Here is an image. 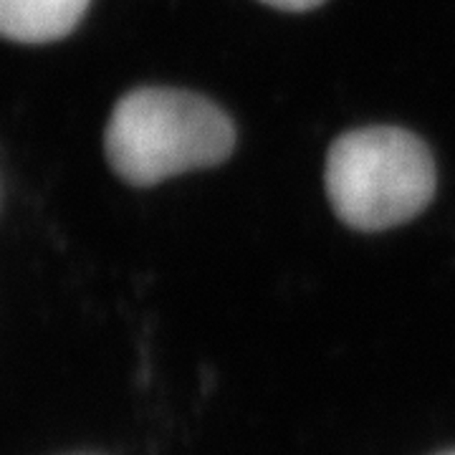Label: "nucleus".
<instances>
[{
	"mask_svg": "<svg viewBox=\"0 0 455 455\" xmlns=\"http://www.w3.org/2000/svg\"><path fill=\"white\" fill-rule=\"evenodd\" d=\"M233 147L235 127L218 104L170 86L124 94L104 132L107 163L134 188L215 167L226 163Z\"/></svg>",
	"mask_w": 455,
	"mask_h": 455,
	"instance_id": "nucleus-1",
	"label": "nucleus"
},
{
	"mask_svg": "<svg viewBox=\"0 0 455 455\" xmlns=\"http://www.w3.org/2000/svg\"><path fill=\"white\" fill-rule=\"evenodd\" d=\"M324 188L344 226L377 233L430 205L438 188L435 160L418 134L400 127L349 130L329 147Z\"/></svg>",
	"mask_w": 455,
	"mask_h": 455,
	"instance_id": "nucleus-2",
	"label": "nucleus"
},
{
	"mask_svg": "<svg viewBox=\"0 0 455 455\" xmlns=\"http://www.w3.org/2000/svg\"><path fill=\"white\" fill-rule=\"evenodd\" d=\"M89 0H0V36L18 44H51L79 26Z\"/></svg>",
	"mask_w": 455,
	"mask_h": 455,
	"instance_id": "nucleus-3",
	"label": "nucleus"
},
{
	"mask_svg": "<svg viewBox=\"0 0 455 455\" xmlns=\"http://www.w3.org/2000/svg\"><path fill=\"white\" fill-rule=\"evenodd\" d=\"M271 8H278V11H293V13H304V11H311V8H319L324 0H260Z\"/></svg>",
	"mask_w": 455,
	"mask_h": 455,
	"instance_id": "nucleus-4",
	"label": "nucleus"
}]
</instances>
